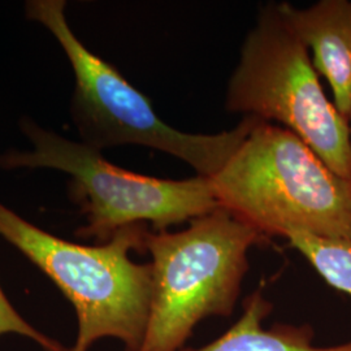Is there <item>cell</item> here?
<instances>
[{
    "instance_id": "cell-1",
    "label": "cell",
    "mask_w": 351,
    "mask_h": 351,
    "mask_svg": "<svg viewBox=\"0 0 351 351\" xmlns=\"http://www.w3.org/2000/svg\"><path fill=\"white\" fill-rule=\"evenodd\" d=\"M211 182L220 207L264 237H351V181L282 126L259 121Z\"/></svg>"
},
{
    "instance_id": "cell-2",
    "label": "cell",
    "mask_w": 351,
    "mask_h": 351,
    "mask_svg": "<svg viewBox=\"0 0 351 351\" xmlns=\"http://www.w3.org/2000/svg\"><path fill=\"white\" fill-rule=\"evenodd\" d=\"M145 224L117 230L104 243L78 245L39 229L0 203V236L50 278L75 307L78 333L71 351H88L99 339H119L139 351L152 293L151 263L130 259L145 251Z\"/></svg>"
},
{
    "instance_id": "cell-3",
    "label": "cell",
    "mask_w": 351,
    "mask_h": 351,
    "mask_svg": "<svg viewBox=\"0 0 351 351\" xmlns=\"http://www.w3.org/2000/svg\"><path fill=\"white\" fill-rule=\"evenodd\" d=\"M263 234L226 208L190 221L180 232H147L152 293L139 351H181L207 317L233 314L249 265Z\"/></svg>"
},
{
    "instance_id": "cell-4",
    "label": "cell",
    "mask_w": 351,
    "mask_h": 351,
    "mask_svg": "<svg viewBox=\"0 0 351 351\" xmlns=\"http://www.w3.org/2000/svg\"><path fill=\"white\" fill-rule=\"evenodd\" d=\"M63 0H32L26 14L58 39L75 75L72 117L82 143L94 150L138 145L172 155L197 176L213 178L262 121L243 117L230 130L213 134L186 133L168 125L138 88L113 65L93 53L75 37L65 19Z\"/></svg>"
},
{
    "instance_id": "cell-5",
    "label": "cell",
    "mask_w": 351,
    "mask_h": 351,
    "mask_svg": "<svg viewBox=\"0 0 351 351\" xmlns=\"http://www.w3.org/2000/svg\"><path fill=\"white\" fill-rule=\"evenodd\" d=\"M226 108L281 124L333 173L351 181L350 123L326 98L308 49L285 23L278 3L261 7L245 38Z\"/></svg>"
},
{
    "instance_id": "cell-6",
    "label": "cell",
    "mask_w": 351,
    "mask_h": 351,
    "mask_svg": "<svg viewBox=\"0 0 351 351\" xmlns=\"http://www.w3.org/2000/svg\"><path fill=\"white\" fill-rule=\"evenodd\" d=\"M21 129L33 150L4 152L0 168H51L71 176V195L86 217L78 237L104 243L125 226L146 223L155 232H165L221 208L211 178L138 175L110 163L101 151L45 130L32 120H23Z\"/></svg>"
},
{
    "instance_id": "cell-7",
    "label": "cell",
    "mask_w": 351,
    "mask_h": 351,
    "mask_svg": "<svg viewBox=\"0 0 351 351\" xmlns=\"http://www.w3.org/2000/svg\"><path fill=\"white\" fill-rule=\"evenodd\" d=\"M285 23L313 51L317 75L329 84L339 112L351 114V1L322 0L307 8L278 3Z\"/></svg>"
},
{
    "instance_id": "cell-8",
    "label": "cell",
    "mask_w": 351,
    "mask_h": 351,
    "mask_svg": "<svg viewBox=\"0 0 351 351\" xmlns=\"http://www.w3.org/2000/svg\"><path fill=\"white\" fill-rule=\"evenodd\" d=\"M271 311L272 303L258 289L245 302L241 317L224 335L206 346L181 351H351V339L332 346L315 345L311 326L277 324L264 328Z\"/></svg>"
},
{
    "instance_id": "cell-9",
    "label": "cell",
    "mask_w": 351,
    "mask_h": 351,
    "mask_svg": "<svg viewBox=\"0 0 351 351\" xmlns=\"http://www.w3.org/2000/svg\"><path fill=\"white\" fill-rule=\"evenodd\" d=\"M288 241L328 285L351 297V237L322 239L295 234Z\"/></svg>"
},
{
    "instance_id": "cell-10",
    "label": "cell",
    "mask_w": 351,
    "mask_h": 351,
    "mask_svg": "<svg viewBox=\"0 0 351 351\" xmlns=\"http://www.w3.org/2000/svg\"><path fill=\"white\" fill-rule=\"evenodd\" d=\"M5 335H17L36 342L45 351H71L62 342L40 332L26 322L25 317L14 308L12 303L0 287V337Z\"/></svg>"
},
{
    "instance_id": "cell-11",
    "label": "cell",
    "mask_w": 351,
    "mask_h": 351,
    "mask_svg": "<svg viewBox=\"0 0 351 351\" xmlns=\"http://www.w3.org/2000/svg\"><path fill=\"white\" fill-rule=\"evenodd\" d=\"M349 123H350V134H351V114H350V119H349Z\"/></svg>"
}]
</instances>
